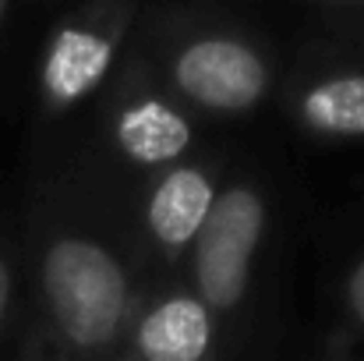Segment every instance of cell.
I'll return each instance as SVG.
<instances>
[{"instance_id":"6da1fadb","label":"cell","mask_w":364,"mask_h":361,"mask_svg":"<svg viewBox=\"0 0 364 361\" xmlns=\"http://www.w3.org/2000/svg\"><path fill=\"white\" fill-rule=\"evenodd\" d=\"M32 333L75 361H114L149 291L127 206L78 163L18 174Z\"/></svg>"},{"instance_id":"7a4b0ae2","label":"cell","mask_w":364,"mask_h":361,"mask_svg":"<svg viewBox=\"0 0 364 361\" xmlns=\"http://www.w3.org/2000/svg\"><path fill=\"white\" fill-rule=\"evenodd\" d=\"M297 238L301 199L290 163L237 142L181 276L216 315L237 361H265L294 333L283 298Z\"/></svg>"},{"instance_id":"3957f363","label":"cell","mask_w":364,"mask_h":361,"mask_svg":"<svg viewBox=\"0 0 364 361\" xmlns=\"http://www.w3.org/2000/svg\"><path fill=\"white\" fill-rule=\"evenodd\" d=\"M290 39L262 11L220 0L141 4L131 53L191 117L234 135L276 110Z\"/></svg>"},{"instance_id":"277c9868","label":"cell","mask_w":364,"mask_h":361,"mask_svg":"<svg viewBox=\"0 0 364 361\" xmlns=\"http://www.w3.org/2000/svg\"><path fill=\"white\" fill-rule=\"evenodd\" d=\"M141 0H89L50 7L25 75L21 170L39 174L64 167L85 131V120L131 50Z\"/></svg>"},{"instance_id":"5b68a950","label":"cell","mask_w":364,"mask_h":361,"mask_svg":"<svg viewBox=\"0 0 364 361\" xmlns=\"http://www.w3.org/2000/svg\"><path fill=\"white\" fill-rule=\"evenodd\" d=\"M220 138V131L198 124L181 103H173L127 50L68 163H78L92 181L131 206L149 181Z\"/></svg>"},{"instance_id":"8992f818","label":"cell","mask_w":364,"mask_h":361,"mask_svg":"<svg viewBox=\"0 0 364 361\" xmlns=\"http://www.w3.org/2000/svg\"><path fill=\"white\" fill-rule=\"evenodd\" d=\"M276 117L311 149L364 145V39L287 36Z\"/></svg>"},{"instance_id":"52a82bcc","label":"cell","mask_w":364,"mask_h":361,"mask_svg":"<svg viewBox=\"0 0 364 361\" xmlns=\"http://www.w3.org/2000/svg\"><path fill=\"white\" fill-rule=\"evenodd\" d=\"M234 145H237V138L223 135L220 142L205 145L202 152L163 170L127 206L131 234L138 244L149 287L184 276V262H188L195 241L216 206V195L223 188Z\"/></svg>"},{"instance_id":"ba28073f","label":"cell","mask_w":364,"mask_h":361,"mask_svg":"<svg viewBox=\"0 0 364 361\" xmlns=\"http://www.w3.org/2000/svg\"><path fill=\"white\" fill-rule=\"evenodd\" d=\"M114 361H237L216 315L184 280L152 283L124 333Z\"/></svg>"},{"instance_id":"9c48e42d","label":"cell","mask_w":364,"mask_h":361,"mask_svg":"<svg viewBox=\"0 0 364 361\" xmlns=\"http://www.w3.org/2000/svg\"><path fill=\"white\" fill-rule=\"evenodd\" d=\"M326 326L364 344V181L311 224Z\"/></svg>"},{"instance_id":"30bf717a","label":"cell","mask_w":364,"mask_h":361,"mask_svg":"<svg viewBox=\"0 0 364 361\" xmlns=\"http://www.w3.org/2000/svg\"><path fill=\"white\" fill-rule=\"evenodd\" d=\"M28 319V283H25V248H21V195L0 174V361H14Z\"/></svg>"},{"instance_id":"8fae6325","label":"cell","mask_w":364,"mask_h":361,"mask_svg":"<svg viewBox=\"0 0 364 361\" xmlns=\"http://www.w3.org/2000/svg\"><path fill=\"white\" fill-rule=\"evenodd\" d=\"M50 7L0 0V117H14L21 110L28 57L39 36V25Z\"/></svg>"},{"instance_id":"7c38bea8","label":"cell","mask_w":364,"mask_h":361,"mask_svg":"<svg viewBox=\"0 0 364 361\" xmlns=\"http://www.w3.org/2000/svg\"><path fill=\"white\" fill-rule=\"evenodd\" d=\"M287 36L364 39V0H301L279 11Z\"/></svg>"},{"instance_id":"4fadbf2b","label":"cell","mask_w":364,"mask_h":361,"mask_svg":"<svg viewBox=\"0 0 364 361\" xmlns=\"http://www.w3.org/2000/svg\"><path fill=\"white\" fill-rule=\"evenodd\" d=\"M318 355L322 361H364V344L343 337V333H333V330H318Z\"/></svg>"},{"instance_id":"5bb4252c","label":"cell","mask_w":364,"mask_h":361,"mask_svg":"<svg viewBox=\"0 0 364 361\" xmlns=\"http://www.w3.org/2000/svg\"><path fill=\"white\" fill-rule=\"evenodd\" d=\"M265 361H322L318 355V337H287Z\"/></svg>"},{"instance_id":"9a60e30c","label":"cell","mask_w":364,"mask_h":361,"mask_svg":"<svg viewBox=\"0 0 364 361\" xmlns=\"http://www.w3.org/2000/svg\"><path fill=\"white\" fill-rule=\"evenodd\" d=\"M14 361H75V358L60 355L57 347H50L46 340H39L36 333H28V337H25V344H21V351H18V358H14Z\"/></svg>"}]
</instances>
